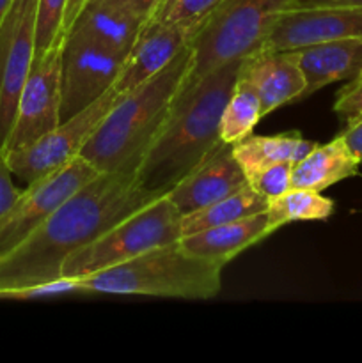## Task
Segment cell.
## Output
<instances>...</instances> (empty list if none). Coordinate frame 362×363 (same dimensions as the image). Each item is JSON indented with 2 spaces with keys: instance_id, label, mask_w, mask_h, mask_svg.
<instances>
[{
  "instance_id": "1",
  "label": "cell",
  "mask_w": 362,
  "mask_h": 363,
  "mask_svg": "<svg viewBox=\"0 0 362 363\" xmlns=\"http://www.w3.org/2000/svg\"><path fill=\"white\" fill-rule=\"evenodd\" d=\"M160 195L146 188L135 170L98 174L0 257V289L62 279L71 254Z\"/></svg>"
},
{
  "instance_id": "2",
  "label": "cell",
  "mask_w": 362,
  "mask_h": 363,
  "mask_svg": "<svg viewBox=\"0 0 362 363\" xmlns=\"http://www.w3.org/2000/svg\"><path fill=\"white\" fill-rule=\"evenodd\" d=\"M241 59L188 82L135 174L146 188L167 194L220 144V116L233 92Z\"/></svg>"
},
{
  "instance_id": "3",
  "label": "cell",
  "mask_w": 362,
  "mask_h": 363,
  "mask_svg": "<svg viewBox=\"0 0 362 363\" xmlns=\"http://www.w3.org/2000/svg\"><path fill=\"white\" fill-rule=\"evenodd\" d=\"M190 45L158 74L121 94L80 155L98 172L135 170L190 78Z\"/></svg>"
},
{
  "instance_id": "4",
  "label": "cell",
  "mask_w": 362,
  "mask_h": 363,
  "mask_svg": "<svg viewBox=\"0 0 362 363\" xmlns=\"http://www.w3.org/2000/svg\"><path fill=\"white\" fill-rule=\"evenodd\" d=\"M224 264L195 257L180 241L78 280L80 294L212 300L222 289Z\"/></svg>"
},
{
  "instance_id": "5",
  "label": "cell",
  "mask_w": 362,
  "mask_h": 363,
  "mask_svg": "<svg viewBox=\"0 0 362 363\" xmlns=\"http://www.w3.org/2000/svg\"><path fill=\"white\" fill-rule=\"evenodd\" d=\"M295 4L297 0H224L192 35L194 66L188 82L263 48L280 16Z\"/></svg>"
},
{
  "instance_id": "6",
  "label": "cell",
  "mask_w": 362,
  "mask_h": 363,
  "mask_svg": "<svg viewBox=\"0 0 362 363\" xmlns=\"http://www.w3.org/2000/svg\"><path fill=\"white\" fill-rule=\"evenodd\" d=\"M181 213L167 194L135 209L66 259L62 277L82 279L181 240Z\"/></svg>"
},
{
  "instance_id": "7",
  "label": "cell",
  "mask_w": 362,
  "mask_h": 363,
  "mask_svg": "<svg viewBox=\"0 0 362 363\" xmlns=\"http://www.w3.org/2000/svg\"><path fill=\"white\" fill-rule=\"evenodd\" d=\"M119 96V92L112 87L87 108L75 113L70 119L60 121L52 131L38 140L16 151L6 152L2 158L6 160L13 176L25 184H31L77 158L110 108L116 105Z\"/></svg>"
},
{
  "instance_id": "8",
  "label": "cell",
  "mask_w": 362,
  "mask_h": 363,
  "mask_svg": "<svg viewBox=\"0 0 362 363\" xmlns=\"http://www.w3.org/2000/svg\"><path fill=\"white\" fill-rule=\"evenodd\" d=\"M98 174L102 172L78 155L48 176L27 184L13 208L0 220V257L34 233L62 202Z\"/></svg>"
},
{
  "instance_id": "9",
  "label": "cell",
  "mask_w": 362,
  "mask_h": 363,
  "mask_svg": "<svg viewBox=\"0 0 362 363\" xmlns=\"http://www.w3.org/2000/svg\"><path fill=\"white\" fill-rule=\"evenodd\" d=\"M124 55L80 34L66 35L60 67V121L73 117L116 85Z\"/></svg>"
},
{
  "instance_id": "10",
  "label": "cell",
  "mask_w": 362,
  "mask_h": 363,
  "mask_svg": "<svg viewBox=\"0 0 362 363\" xmlns=\"http://www.w3.org/2000/svg\"><path fill=\"white\" fill-rule=\"evenodd\" d=\"M38 4L39 0H13L0 23V156L35 57Z\"/></svg>"
},
{
  "instance_id": "11",
  "label": "cell",
  "mask_w": 362,
  "mask_h": 363,
  "mask_svg": "<svg viewBox=\"0 0 362 363\" xmlns=\"http://www.w3.org/2000/svg\"><path fill=\"white\" fill-rule=\"evenodd\" d=\"M60 67L62 46L34 57L2 156L38 140L60 123Z\"/></svg>"
},
{
  "instance_id": "12",
  "label": "cell",
  "mask_w": 362,
  "mask_h": 363,
  "mask_svg": "<svg viewBox=\"0 0 362 363\" xmlns=\"http://www.w3.org/2000/svg\"><path fill=\"white\" fill-rule=\"evenodd\" d=\"M348 38H362V6L293 7L277 21L265 48L295 50Z\"/></svg>"
},
{
  "instance_id": "13",
  "label": "cell",
  "mask_w": 362,
  "mask_h": 363,
  "mask_svg": "<svg viewBox=\"0 0 362 363\" xmlns=\"http://www.w3.org/2000/svg\"><path fill=\"white\" fill-rule=\"evenodd\" d=\"M238 80L258 94L263 117L304 98L305 78L290 50L259 48L241 57Z\"/></svg>"
},
{
  "instance_id": "14",
  "label": "cell",
  "mask_w": 362,
  "mask_h": 363,
  "mask_svg": "<svg viewBox=\"0 0 362 363\" xmlns=\"http://www.w3.org/2000/svg\"><path fill=\"white\" fill-rule=\"evenodd\" d=\"M247 184L245 172L229 144L222 142L204 162L174 184L167 197L181 215H188L227 197Z\"/></svg>"
},
{
  "instance_id": "15",
  "label": "cell",
  "mask_w": 362,
  "mask_h": 363,
  "mask_svg": "<svg viewBox=\"0 0 362 363\" xmlns=\"http://www.w3.org/2000/svg\"><path fill=\"white\" fill-rule=\"evenodd\" d=\"M192 34L177 25L162 20H149L130 52L124 57L116 89L119 94H126L149 78L158 74L167 64L172 62L188 45Z\"/></svg>"
},
{
  "instance_id": "16",
  "label": "cell",
  "mask_w": 362,
  "mask_h": 363,
  "mask_svg": "<svg viewBox=\"0 0 362 363\" xmlns=\"http://www.w3.org/2000/svg\"><path fill=\"white\" fill-rule=\"evenodd\" d=\"M148 21L124 0H87L70 32L126 57Z\"/></svg>"
},
{
  "instance_id": "17",
  "label": "cell",
  "mask_w": 362,
  "mask_h": 363,
  "mask_svg": "<svg viewBox=\"0 0 362 363\" xmlns=\"http://www.w3.org/2000/svg\"><path fill=\"white\" fill-rule=\"evenodd\" d=\"M305 78L304 98L325 85L350 80L362 69V38L329 39L290 50Z\"/></svg>"
},
{
  "instance_id": "18",
  "label": "cell",
  "mask_w": 362,
  "mask_h": 363,
  "mask_svg": "<svg viewBox=\"0 0 362 363\" xmlns=\"http://www.w3.org/2000/svg\"><path fill=\"white\" fill-rule=\"evenodd\" d=\"M273 233L275 229L270 225L265 209L263 213L236 220V222L209 227V229L199 230V233L188 234V236H181L180 245L187 254L216 261L226 266L241 252L266 240Z\"/></svg>"
},
{
  "instance_id": "19",
  "label": "cell",
  "mask_w": 362,
  "mask_h": 363,
  "mask_svg": "<svg viewBox=\"0 0 362 363\" xmlns=\"http://www.w3.org/2000/svg\"><path fill=\"white\" fill-rule=\"evenodd\" d=\"M361 163L355 160L341 135L327 144H316L291 170V188L323 191L353 177Z\"/></svg>"
},
{
  "instance_id": "20",
  "label": "cell",
  "mask_w": 362,
  "mask_h": 363,
  "mask_svg": "<svg viewBox=\"0 0 362 363\" xmlns=\"http://www.w3.org/2000/svg\"><path fill=\"white\" fill-rule=\"evenodd\" d=\"M316 142L305 140L300 131L279 135H248L231 145L233 155L243 172L273 165V163H297L311 151Z\"/></svg>"
},
{
  "instance_id": "21",
  "label": "cell",
  "mask_w": 362,
  "mask_h": 363,
  "mask_svg": "<svg viewBox=\"0 0 362 363\" xmlns=\"http://www.w3.org/2000/svg\"><path fill=\"white\" fill-rule=\"evenodd\" d=\"M266 204L268 201L265 197L252 190L248 184H243L227 197L181 216V236H188V234L199 233V230L209 229V227L224 225V223L258 215V213L265 211Z\"/></svg>"
},
{
  "instance_id": "22",
  "label": "cell",
  "mask_w": 362,
  "mask_h": 363,
  "mask_svg": "<svg viewBox=\"0 0 362 363\" xmlns=\"http://www.w3.org/2000/svg\"><path fill=\"white\" fill-rule=\"evenodd\" d=\"M336 209L332 199L322 191L307 188H290L279 197L270 199L266 204V216L275 230L295 222H323L330 218Z\"/></svg>"
},
{
  "instance_id": "23",
  "label": "cell",
  "mask_w": 362,
  "mask_h": 363,
  "mask_svg": "<svg viewBox=\"0 0 362 363\" xmlns=\"http://www.w3.org/2000/svg\"><path fill=\"white\" fill-rule=\"evenodd\" d=\"M261 117V103L258 94L236 78L233 92L220 116V140L229 145L236 144L254 131Z\"/></svg>"
},
{
  "instance_id": "24",
  "label": "cell",
  "mask_w": 362,
  "mask_h": 363,
  "mask_svg": "<svg viewBox=\"0 0 362 363\" xmlns=\"http://www.w3.org/2000/svg\"><path fill=\"white\" fill-rule=\"evenodd\" d=\"M222 2L224 0H165L151 20L177 25L194 35Z\"/></svg>"
},
{
  "instance_id": "25",
  "label": "cell",
  "mask_w": 362,
  "mask_h": 363,
  "mask_svg": "<svg viewBox=\"0 0 362 363\" xmlns=\"http://www.w3.org/2000/svg\"><path fill=\"white\" fill-rule=\"evenodd\" d=\"M70 0H39L35 23V55L64 45L66 9Z\"/></svg>"
},
{
  "instance_id": "26",
  "label": "cell",
  "mask_w": 362,
  "mask_h": 363,
  "mask_svg": "<svg viewBox=\"0 0 362 363\" xmlns=\"http://www.w3.org/2000/svg\"><path fill=\"white\" fill-rule=\"evenodd\" d=\"M291 170H293V163H273V165L251 170L245 174V179L252 190L270 201L290 190Z\"/></svg>"
},
{
  "instance_id": "27",
  "label": "cell",
  "mask_w": 362,
  "mask_h": 363,
  "mask_svg": "<svg viewBox=\"0 0 362 363\" xmlns=\"http://www.w3.org/2000/svg\"><path fill=\"white\" fill-rule=\"evenodd\" d=\"M64 294H80L77 279L52 280L46 284H34L23 287H4L0 289V300H39V298L64 296Z\"/></svg>"
},
{
  "instance_id": "28",
  "label": "cell",
  "mask_w": 362,
  "mask_h": 363,
  "mask_svg": "<svg viewBox=\"0 0 362 363\" xmlns=\"http://www.w3.org/2000/svg\"><path fill=\"white\" fill-rule=\"evenodd\" d=\"M334 112L344 126L362 117V69L339 89L334 101Z\"/></svg>"
},
{
  "instance_id": "29",
  "label": "cell",
  "mask_w": 362,
  "mask_h": 363,
  "mask_svg": "<svg viewBox=\"0 0 362 363\" xmlns=\"http://www.w3.org/2000/svg\"><path fill=\"white\" fill-rule=\"evenodd\" d=\"M13 172L7 167L6 160L0 156V220L4 218L7 211L13 208L14 202L20 197L21 190L14 184Z\"/></svg>"
},
{
  "instance_id": "30",
  "label": "cell",
  "mask_w": 362,
  "mask_h": 363,
  "mask_svg": "<svg viewBox=\"0 0 362 363\" xmlns=\"http://www.w3.org/2000/svg\"><path fill=\"white\" fill-rule=\"evenodd\" d=\"M341 137L346 142L348 149H350L351 155L355 156L358 163H362V117H358L357 121H353L351 124L343 128L341 131Z\"/></svg>"
},
{
  "instance_id": "31",
  "label": "cell",
  "mask_w": 362,
  "mask_h": 363,
  "mask_svg": "<svg viewBox=\"0 0 362 363\" xmlns=\"http://www.w3.org/2000/svg\"><path fill=\"white\" fill-rule=\"evenodd\" d=\"M130 7H133L146 21H149L153 18V14L158 11V7L162 6L163 0H124Z\"/></svg>"
},
{
  "instance_id": "32",
  "label": "cell",
  "mask_w": 362,
  "mask_h": 363,
  "mask_svg": "<svg viewBox=\"0 0 362 363\" xmlns=\"http://www.w3.org/2000/svg\"><path fill=\"white\" fill-rule=\"evenodd\" d=\"M362 6V0H297L295 7H341Z\"/></svg>"
},
{
  "instance_id": "33",
  "label": "cell",
  "mask_w": 362,
  "mask_h": 363,
  "mask_svg": "<svg viewBox=\"0 0 362 363\" xmlns=\"http://www.w3.org/2000/svg\"><path fill=\"white\" fill-rule=\"evenodd\" d=\"M87 2V0H70L67 2V9H66V21H64V32H70L71 25H73V21L77 20L78 13L82 11V7H84V4Z\"/></svg>"
},
{
  "instance_id": "34",
  "label": "cell",
  "mask_w": 362,
  "mask_h": 363,
  "mask_svg": "<svg viewBox=\"0 0 362 363\" xmlns=\"http://www.w3.org/2000/svg\"><path fill=\"white\" fill-rule=\"evenodd\" d=\"M11 4H13V0H0V23H2L4 16H6V13L9 11Z\"/></svg>"
},
{
  "instance_id": "35",
  "label": "cell",
  "mask_w": 362,
  "mask_h": 363,
  "mask_svg": "<svg viewBox=\"0 0 362 363\" xmlns=\"http://www.w3.org/2000/svg\"><path fill=\"white\" fill-rule=\"evenodd\" d=\"M163 2H165V0H163ZM163 2H162V4H163Z\"/></svg>"
}]
</instances>
